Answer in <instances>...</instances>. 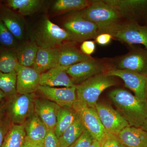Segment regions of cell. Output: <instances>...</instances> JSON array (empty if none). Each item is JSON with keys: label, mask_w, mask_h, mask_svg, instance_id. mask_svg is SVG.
<instances>
[{"label": "cell", "mask_w": 147, "mask_h": 147, "mask_svg": "<svg viewBox=\"0 0 147 147\" xmlns=\"http://www.w3.org/2000/svg\"><path fill=\"white\" fill-rule=\"evenodd\" d=\"M72 108L78 113L86 129L94 139L101 144L108 133L101 123L96 109L77 100L73 104Z\"/></svg>", "instance_id": "7"}, {"label": "cell", "mask_w": 147, "mask_h": 147, "mask_svg": "<svg viewBox=\"0 0 147 147\" xmlns=\"http://www.w3.org/2000/svg\"><path fill=\"white\" fill-rule=\"evenodd\" d=\"M85 129L79 117L59 138L60 147H69L74 144Z\"/></svg>", "instance_id": "25"}, {"label": "cell", "mask_w": 147, "mask_h": 147, "mask_svg": "<svg viewBox=\"0 0 147 147\" xmlns=\"http://www.w3.org/2000/svg\"><path fill=\"white\" fill-rule=\"evenodd\" d=\"M115 68L134 71L147 76V49L134 48L116 63Z\"/></svg>", "instance_id": "14"}, {"label": "cell", "mask_w": 147, "mask_h": 147, "mask_svg": "<svg viewBox=\"0 0 147 147\" xmlns=\"http://www.w3.org/2000/svg\"><path fill=\"white\" fill-rule=\"evenodd\" d=\"M141 128L147 132V119L145 121L144 123L141 127Z\"/></svg>", "instance_id": "42"}, {"label": "cell", "mask_w": 147, "mask_h": 147, "mask_svg": "<svg viewBox=\"0 0 147 147\" xmlns=\"http://www.w3.org/2000/svg\"><path fill=\"white\" fill-rule=\"evenodd\" d=\"M55 102L36 96L34 100V113L47 127L48 130L54 131L58 111L60 108Z\"/></svg>", "instance_id": "16"}, {"label": "cell", "mask_w": 147, "mask_h": 147, "mask_svg": "<svg viewBox=\"0 0 147 147\" xmlns=\"http://www.w3.org/2000/svg\"><path fill=\"white\" fill-rule=\"evenodd\" d=\"M91 3L87 0H57L55 2L53 9L58 12L79 11L85 9Z\"/></svg>", "instance_id": "29"}, {"label": "cell", "mask_w": 147, "mask_h": 147, "mask_svg": "<svg viewBox=\"0 0 147 147\" xmlns=\"http://www.w3.org/2000/svg\"><path fill=\"white\" fill-rule=\"evenodd\" d=\"M35 93H17L7 98L4 104L5 114L11 123L23 125L34 113Z\"/></svg>", "instance_id": "5"}, {"label": "cell", "mask_w": 147, "mask_h": 147, "mask_svg": "<svg viewBox=\"0 0 147 147\" xmlns=\"http://www.w3.org/2000/svg\"><path fill=\"white\" fill-rule=\"evenodd\" d=\"M103 33L109 34L113 38L128 45L141 44L147 49L146 25L142 26L135 22H120Z\"/></svg>", "instance_id": "6"}, {"label": "cell", "mask_w": 147, "mask_h": 147, "mask_svg": "<svg viewBox=\"0 0 147 147\" xmlns=\"http://www.w3.org/2000/svg\"><path fill=\"white\" fill-rule=\"evenodd\" d=\"M26 137L24 124H12L5 137L1 147H22Z\"/></svg>", "instance_id": "28"}, {"label": "cell", "mask_w": 147, "mask_h": 147, "mask_svg": "<svg viewBox=\"0 0 147 147\" xmlns=\"http://www.w3.org/2000/svg\"><path fill=\"white\" fill-rule=\"evenodd\" d=\"M106 64L94 59L78 63L69 66L66 72L75 85L82 83L92 76L104 73Z\"/></svg>", "instance_id": "12"}, {"label": "cell", "mask_w": 147, "mask_h": 147, "mask_svg": "<svg viewBox=\"0 0 147 147\" xmlns=\"http://www.w3.org/2000/svg\"><path fill=\"white\" fill-rule=\"evenodd\" d=\"M43 145L44 147H60L59 139L54 131L48 130Z\"/></svg>", "instance_id": "34"}, {"label": "cell", "mask_w": 147, "mask_h": 147, "mask_svg": "<svg viewBox=\"0 0 147 147\" xmlns=\"http://www.w3.org/2000/svg\"><path fill=\"white\" fill-rule=\"evenodd\" d=\"M0 19V46L6 48H16L18 41Z\"/></svg>", "instance_id": "31"}, {"label": "cell", "mask_w": 147, "mask_h": 147, "mask_svg": "<svg viewBox=\"0 0 147 147\" xmlns=\"http://www.w3.org/2000/svg\"><path fill=\"white\" fill-rule=\"evenodd\" d=\"M120 142L126 147H147V132L141 127L129 126L117 136Z\"/></svg>", "instance_id": "21"}, {"label": "cell", "mask_w": 147, "mask_h": 147, "mask_svg": "<svg viewBox=\"0 0 147 147\" xmlns=\"http://www.w3.org/2000/svg\"><path fill=\"white\" fill-rule=\"evenodd\" d=\"M19 64L15 48H0V71L8 73L16 71Z\"/></svg>", "instance_id": "27"}, {"label": "cell", "mask_w": 147, "mask_h": 147, "mask_svg": "<svg viewBox=\"0 0 147 147\" xmlns=\"http://www.w3.org/2000/svg\"><path fill=\"white\" fill-rule=\"evenodd\" d=\"M95 109L101 123L108 134L117 136L123 129L130 126L118 111L106 103L97 102Z\"/></svg>", "instance_id": "11"}, {"label": "cell", "mask_w": 147, "mask_h": 147, "mask_svg": "<svg viewBox=\"0 0 147 147\" xmlns=\"http://www.w3.org/2000/svg\"><path fill=\"white\" fill-rule=\"evenodd\" d=\"M74 144H73L72 145H71V146H69V147H73V146H74Z\"/></svg>", "instance_id": "46"}, {"label": "cell", "mask_w": 147, "mask_h": 147, "mask_svg": "<svg viewBox=\"0 0 147 147\" xmlns=\"http://www.w3.org/2000/svg\"><path fill=\"white\" fill-rule=\"evenodd\" d=\"M79 118L78 113L73 108L61 107L58 111L57 123L54 129L58 139Z\"/></svg>", "instance_id": "24"}, {"label": "cell", "mask_w": 147, "mask_h": 147, "mask_svg": "<svg viewBox=\"0 0 147 147\" xmlns=\"http://www.w3.org/2000/svg\"><path fill=\"white\" fill-rule=\"evenodd\" d=\"M64 28L73 37L75 42H83L95 38L99 34L95 24L82 18L77 12L69 15L63 24Z\"/></svg>", "instance_id": "8"}, {"label": "cell", "mask_w": 147, "mask_h": 147, "mask_svg": "<svg viewBox=\"0 0 147 147\" xmlns=\"http://www.w3.org/2000/svg\"><path fill=\"white\" fill-rule=\"evenodd\" d=\"M32 35V40L42 48L57 47L65 42H75L73 37L68 31L47 17L42 19Z\"/></svg>", "instance_id": "3"}, {"label": "cell", "mask_w": 147, "mask_h": 147, "mask_svg": "<svg viewBox=\"0 0 147 147\" xmlns=\"http://www.w3.org/2000/svg\"><path fill=\"white\" fill-rule=\"evenodd\" d=\"M16 91L20 94L35 93L40 86V75L32 67L19 64L16 70Z\"/></svg>", "instance_id": "15"}, {"label": "cell", "mask_w": 147, "mask_h": 147, "mask_svg": "<svg viewBox=\"0 0 147 147\" xmlns=\"http://www.w3.org/2000/svg\"><path fill=\"white\" fill-rule=\"evenodd\" d=\"M146 21V26H147V18L146 19V21Z\"/></svg>", "instance_id": "45"}, {"label": "cell", "mask_w": 147, "mask_h": 147, "mask_svg": "<svg viewBox=\"0 0 147 147\" xmlns=\"http://www.w3.org/2000/svg\"><path fill=\"white\" fill-rule=\"evenodd\" d=\"M35 94L37 96L51 100L61 107L72 108L77 100L76 86L69 88L40 86Z\"/></svg>", "instance_id": "13"}, {"label": "cell", "mask_w": 147, "mask_h": 147, "mask_svg": "<svg viewBox=\"0 0 147 147\" xmlns=\"http://www.w3.org/2000/svg\"><path fill=\"white\" fill-rule=\"evenodd\" d=\"M43 1L40 0H8L7 6L17 10L21 16L31 15L41 7Z\"/></svg>", "instance_id": "26"}, {"label": "cell", "mask_w": 147, "mask_h": 147, "mask_svg": "<svg viewBox=\"0 0 147 147\" xmlns=\"http://www.w3.org/2000/svg\"><path fill=\"white\" fill-rule=\"evenodd\" d=\"M7 99L6 96L4 93L0 90V105H3Z\"/></svg>", "instance_id": "39"}, {"label": "cell", "mask_w": 147, "mask_h": 147, "mask_svg": "<svg viewBox=\"0 0 147 147\" xmlns=\"http://www.w3.org/2000/svg\"><path fill=\"white\" fill-rule=\"evenodd\" d=\"M109 97L117 111L129 126L141 127L147 119V102L142 101L129 92L116 89L110 92Z\"/></svg>", "instance_id": "1"}, {"label": "cell", "mask_w": 147, "mask_h": 147, "mask_svg": "<svg viewBox=\"0 0 147 147\" xmlns=\"http://www.w3.org/2000/svg\"><path fill=\"white\" fill-rule=\"evenodd\" d=\"M26 139L43 144L48 129L39 117L34 113L24 124Z\"/></svg>", "instance_id": "22"}, {"label": "cell", "mask_w": 147, "mask_h": 147, "mask_svg": "<svg viewBox=\"0 0 147 147\" xmlns=\"http://www.w3.org/2000/svg\"><path fill=\"white\" fill-rule=\"evenodd\" d=\"M68 67L58 65L40 74V86L67 88L75 86L76 85L67 73Z\"/></svg>", "instance_id": "17"}, {"label": "cell", "mask_w": 147, "mask_h": 147, "mask_svg": "<svg viewBox=\"0 0 147 147\" xmlns=\"http://www.w3.org/2000/svg\"><path fill=\"white\" fill-rule=\"evenodd\" d=\"M96 48V44L94 41L87 40L82 42L80 46L81 51L85 55L90 56L94 53Z\"/></svg>", "instance_id": "36"}, {"label": "cell", "mask_w": 147, "mask_h": 147, "mask_svg": "<svg viewBox=\"0 0 147 147\" xmlns=\"http://www.w3.org/2000/svg\"><path fill=\"white\" fill-rule=\"evenodd\" d=\"M120 144L117 136L108 133L100 145L101 147H120Z\"/></svg>", "instance_id": "35"}, {"label": "cell", "mask_w": 147, "mask_h": 147, "mask_svg": "<svg viewBox=\"0 0 147 147\" xmlns=\"http://www.w3.org/2000/svg\"><path fill=\"white\" fill-rule=\"evenodd\" d=\"M117 11L121 18L138 23L147 18V0H104Z\"/></svg>", "instance_id": "9"}, {"label": "cell", "mask_w": 147, "mask_h": 147, "mask_svg": "<svg viewBox=\"0 0 147 147\" xmlns=\"http://www.w3.org/2000/svg\"><path fill=\"white\" fill-rule=\"evenodd\" d=\"M12 123L5 115L0 120V147H2L5 137Z\"/></svg>", "instance_id": "33"}, {"label": "cell", "mask_w": 147, "mask_h": 147, "mask_svg": "<svg viewBox=\"0 0 147 147\" xmlns=\"http://www.w3.org/2000/svg\"><path fill=\"white\" fill-rule=\"evenodd\" d=\"M109 76H117L122 79L125 86L134 93V95L142 101L147 102V76L134 71L111 69L105 72Z\"/></svg>", "instance_id": "10"}, {"label": "cell", "mask_w": 147, "mask_h": 147, "mask_svg": "<svg viewBox=\"0 0 147 147\" xmlns=\"http://www.w3.org/2000/svg\"><path fill=\"white\" fill-rule=\"evenodd\" d=\"M39 48L32 40L18 45L15 50L19 64L23 66L32 67Z\"/></svg>", "instance_id": "23"}, {"label": "cell", "mask_w": 147, "mask_h": 147, "mask_svg": "<svg viewBox=\"0 0 147 147\" xmlns=\"http://www.w3.org/2000/svg\"><path fill=\"white\" fill-rule=\"evenodd\" d=\"M0 19L17 40L24 38L25 22L21 15L10 9L5 8L1 11Z\"/></svg>", "instance_id": "20"}, {"label": "cell", "mask_w": 147, "mask_h": 147, "mask_svg": "<svg viewBox=\"0 0 147 147\" xmlns=\"http://www.w3.org/2000/svg\"><path fill=\"white\" fill-rule=\"evenodd\" d=\"M94 139L91 134L86 129L74 143L73 147H89Z\"/></svg>", "instance_id": "32"}, {"label": "cell", "mask_w": 147, "mask_h": 147, "mask_svg": "<svg viewBox=\"0 0 147 147\" xmlns=\"http://www.w3.org/2000/svg\"><path fill=\"white\" fill-rule=\"evenodd\" d=\"M76 12L82 18L95 24L99 34L120 22L121 18L117 11L104 0L91 1L88 7Z\"/></svg>", "instance_id": "2"}, {"label": "cell", "mask_w": 147, "mask_h": 147, "mask_svg": "<svg viewBox=\"0 0 147 147\" xmlns=\"http://www.w3.org/2000/svg\"><path fill=\"white\" fill-rule=\"evenodd\" d=\"M116 85V82L105 73L97 74L76 85L77 100L95 108L103 91Z\"/></svg>", "instance_id": "4"}, {"label": "cell", "mask_w": 147, "mask_h": 147, "mask_svg": "<svg viewBox=\"0 0 147 147\" xmlns=\"http://www.w3.org/2000/svg\"><path fill=\"white\" fill-rule=\"evenodd\" d=\"M120 147H125V146H123V145L122 144H121V143L120 146Z\"/></svg>", "instance_id": "43"}, {"label": "cell", "mask_w": 147, "mask_h": 147, "mask_svg": "<svg viewBox=\"0 0 147 147\" xmlns=\"http://www.w3.org/2000/svg\"><path fill=\"white\" fill-rule=\"evenodd\" d=\"M113 38V36L109 34L103 33L98 35L95 38V41L99 45H107L111 42Z\"/></svg>", "instance_id": "37"}, {"label": "cell", "mask_w": 147, "mask_h": 147, "mask_svg": "<svg viewBox=\"0 0 147 147\" xmlns=\"http://www.w3.org/2000/svg\"><path fill=\"white\" fill-rule=\"evenodd\" d=\"M89 147H101L99 142L96 139H94L93 140L91 144Z\"/></svg>", "instance_id": "40"}, {"label": "cell", "mask_w": 147, "mask_h": 147, "mask_svg": "<svg viewBox=\"0 0 147 147\" xmlns=\"http://www.w3.org/2000/svg\"><path fill=\"white\" fill-rule=\"evenodd\" d=\"M59 47H39L32 67L41 74L59 65Z\"/></svg>", "instance_id": "19"}, {"label": "cell", "mask_w": 147, "mask_h": 147, "mask_svg": "<svg viewBox=\"0 0 147 147\" xmlns=\"http://www.w3.org/2000/svg\"><path fill=\"white\" fill-rule=\"evenodd\" d=\"M0 90L4 93L7 99L17 93L16 71L8 73L0 71Z\"/></svg>", "instance_id": "30"}, {"label": "cell", "mask_w": 147, "mask_h": 147, "mask_svg": "<svg viewBox=\"0 0 147 147\" xmlns=\"http://www.w3.org/2000/svg\"><path fill=\"white\" fill-rule=\"evenodd\" d=\"M5 110L3 105H0V120L5 116Z\"/></svg>", "instance_id": "41"}, {"label": "cell", "mask_w": 147, "mask_h": 147, "mask_svg": "<svg viewBox=\"0 0 147 147\" xmlns=\"http://www.w3.org/2000/svg\"><path fill=\"white\" fill-rule=\"evenodd\" d=\"M22 147H44L43 144L30 141L28 139H25V142Z\"/></svg>", "instance_id": "38"}, {"label": "cell", "mask_w": 147, "mask_h": 147, "mask_svg": "<svg viewBox=\"0 0 147 147\" xmlns=\"http://www.w3.org/2000/svg\"><path fill=\"white\" fill-rule=\"evenodd\" d=\"M75 42H67L59 47V65L68 67L94 58L87 56L75 46Z\"/></svg>", "instance_id": "18"}, {"label": "cell", "mask_w": 147, "mask_h": 147, "mask_svg": "<svg viewBox=\"0 0 147 147\" xmlns=\"http://www.w3.org/2000/svg\"><path fill=\"white\" fill-rule=\"evenodd\" d=\"M146 98L147 100V88H146Z\"/></svg>", "instance_id": "44"}]
</instances>
